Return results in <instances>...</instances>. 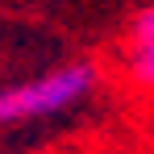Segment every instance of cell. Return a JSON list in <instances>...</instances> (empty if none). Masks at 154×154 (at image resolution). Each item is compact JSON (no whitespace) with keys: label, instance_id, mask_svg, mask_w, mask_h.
<instances>
[{"label":"cell","instance_id":"cell-1","mask_svg":"<svg viewBox=\"0 0 154 154\" xmlns=\"http://www.w3.org/2000/svg\"><path fill=\"white\" fill-rule=\"evenodd\" d=\"M96 92V71L88 63L54 67L42 75L17 79L0 88V125H21V121H46L58 112H71Z\"/></svg>","mask_w":154,"mask_h":154},{"label":"cell","instance_id":"cell-2","mask_svg":"<svg viewBox=\"0 0 154 154\" xmlns=\"http://www.w3.org/2000/svg\"><path fill=\"white\" fill-rule=\"evenodd\" d=\"M129 67L142 83L154 88V4L137 13L133 21V46H129Z\"/></svg>","mask_w":154,"mask_h":154}]
</instances>
